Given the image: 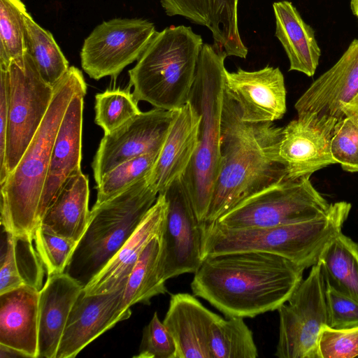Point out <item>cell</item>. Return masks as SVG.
I'll return each mask as SVG.
<instances>
[{
    "instance_id": "obj_17",
    "label": "cell",
    "mask_w": 358,
    "mask_h": 358,
    "mask_svg": "<svg viewBox=\"0 0 358 358\" xmlns=\"http://www.w3.org/2000/svg\"><path fill=\"white\" fill-rule=\"evenodd\" d=\"M124 289L94 295L82 291L69 314L56 358L75 357L103 333L131 316L121 308Z\"/></svg>"
},
{
    "instance_id": "obj_23",
    "label": "cell",
    "mask_w": 358,
    "mask_h": 358,
    "mask_svg": "<svg viewBox=\"0 0 358 358\" xmlns=\"http://www.w3.org/2000/svg\"><path fill=\"white\" fill-rule=\"evenodd\" d=\"M39 290L27 285L0 294V344L38 354Z\"/></svg>"
},
{
    "instance_id": "obj_43",
    "label": "cell",
    "mask_w": 358,
    "mask_h": 358,
    "mask_svg": "<svg viewBox=\"0 0 358 358\" xmlns=\"http://www.w3.org/2000/svg\"><path fill=\"white\" fill-rule=\"evenodd\" d=\"M0 357H28L22 352L13 348L0 344Z\"/></svg>"
},
{
    "instance_id": "obj_34",
    "label": "cell",
    "mask_w": 358,
    "mask_h": 358,
    "mask_svg": "<svg viewBox=\"0 0 358 358\" xmlns=\"http://www.w3.org/2000/svg\"><path fill=\"white\" fill-rule=\"evenodd\" d=\"M34 240L48 275L64 272L78 243L47 231L38 226Z\"/></svg>"
},
{
    "instance_id": "obj_14",
    "label": "cell",
    "mask_w": 358,
    "mask_h": 358,
    "mask_svg": "<svg viewBox=\"0 0 358 358\" xmlns=\"http://www.w3.org/2000/svg\"><path fill=\"white\" fill-rule=\"evenodd\" d=\"M294 108L298 117L316 115L336 122L358 113V39L310 85Z\"/></svg>"
},
{
    "instance_id": "obj_15",
    "label": "cell",
    "mask_w": 358,
    "mask_h": 358,
    "mask_svg": "<svg viewBox=\"0 0 358 358\" xmlns=\"http://www.w3.org/2000/svg\"><path fill=\"white\" fill-rule=\"evenodd\" d=\"M336 122L329 117L307 115L298 117L283 127L279 155L286 178L310 177L317 171L337 164L331 152Z\"/></svg>"
},
{
    "instance_id": "obj_32",
    "label": "cell",
    "mask_w": 358,
    "mask_h": 358,
    "mask_svg": "<svg viewBox=\"0 0 358 358\" xmlns=\"http://www.w3.org/2000/svg\"><path fill=\"white\" fill-rule=\"evenodd\" d=\"M141 112L130 87L107 90L95 96L94 121L104 134L115 130Z\"/></svg>"
},
{
    "instance_id": "obj_35",
    "label": "cell",
    "mask_w": 358,
    "mask_h": 358,
    "mask_svg": "<svg viewBox=\"0 0 358 358\" xmlns=\"http://www.w3.org/2000/svg\"><path fill=\"white\" fill-rule=\"evenodd\" d=\"M331 152L343 171L358 172V113L336 122L331 141Z\"/></svg>"
},
{
    "instance_id": "obj_20",
    "label": "cell",
    "mask_w": 358,
    "mask_h": 358,
    "mask_svg": "<svg viewBox=\"0 0 358 358\" xmlns=\"http://www.w3.org/2000/svg\"><path fill=\"white\" fill-rule=\"evenodd\" d=\"M167 211L163 193L148 211L136 229L102 269L83 287L87 295L102 294L125 286L141 254L148 243L162 231Z\"/></svg>"
},
{
    "instance_id": "obj_16",
    "label": "cell",
    "mask_w": 358,
    "mask_h": 358,
    "mask_svg": "<svg viewBox=\"0 0 358 358\" xmlns=\"http://www.w3.org/2000/svg\"><path fill=\"white\" fill-rule=\"evenodd\" d=\"M225 90L237 104L243 122H273L286 113V88L278 67L257 71L238 68L225 74Z\"/></svg>"
},
{
    "instance_id": "obj_3",
    "label": "cell",
    "mask_w": 358,
    "mask_h": 358,
    "mask_svg": "<svg viewBox=\"0 0 358 358\" xmlns=\"http://www.w3.org/2000/svg\"><path fill=\"white\" fill-rule=\"evenodd\" d=\"M49 108L16 167L1 185V224L15 236L34 239L37 213L53 145L66 108L78 92L87 90L80 70L70 66L54 87Z\"/></svg>"
},
{
    "instance_id": "obj_39",
    "label": "cell",
    "mask_w": 358,
    "mask_h": 358,
    "mask_svg": "<svg viewBox=\"0 0 358 358\" xmlns=\"http://www.w3.org/2000/svg\"><path fill=\"white\" fill-rule=\"evenodd\" d=\"M329 327L341 329L358 326V301L327 285Z\"/></svg>"
},
{
    "instance_id": "obj_21",
    "label": "cell",
    "mask_w": 358,
    "mask_h": 358,
    "mask_svg": "<svg viewBox=\"0 0 358 358\" xmlns=\"http://www.w3.org/2000/svg\"><path fill=\"white\" fill-rule=\"evenodd\" d=\"M220 316L189 293L171 295L163 320L176 345V358H211L209 339L212 324Z\"/></svg>"
},
{
    "instance_id": "obj_10",
    "label": "cell",
    "mask_w": 358,
    "mask_h": 358,
    "mask_svg": "<svg viewBox=\"0 0 358 358\" xmlns=\"http://www.w3.org/2000/svg\"><path fill=\"white\" fill-rule=\"evenodd\" d=\"M327 284L318 262L311 267L289 300L277 310L279 334L275 356L317 358L320 331L329 327Z\"/></svg>"
},
{
    "instance_id": "obj_29",
    "label": "cell",
    "mask_w": 358,
    "mask_h": 358,
    "mask_svg": "<svg viewBox=\"0 0 358 358\" xmlns=\"http://www.w3.org/2000/svg\"><path fill=\"white\" fill-rule=\"evenodd\" d=\"M209 347L211 358L258 357L252 332L243 317L217 319L210 327Z\"/></svg>"
},
{
    "instance_id": "obj_2",
    "label": "cell",
    "mask_w": 358,
    "mask_h": 358,
    "mask_svg": "<svg viewBox=\"0 0 358 358\" xmlns=\"http://www.w3.org/2000/svg\"><path fill=\"white\" fill-rule=\"evenodd\" d=\"M282 129L273 122H243L226 92L222 162L204 222L216 221L241 201L286 178L279 155Z\"/></svg>"
},
{
    "instance_id": "obj_37",
    "label": "cell",
    "mask_w": 358,
    "mask_h": 358,
    "mask_svg": "<svg viewBox=\"0 0 358 358\" xmlns=\"http://www.w3.org/2000/svg\"><path fill=\"white\" fill-rule=\"evenodd\" d=\"M135 358H176L173 336L155 312L144 327L138 355Z\"/></svg>"
},
{
    "instance_id": "obj_25",
    "label": "cell",
    "mask_w": 358,
    "mask_h": 358,
    "mask_svg": "<svg viewBox=\"0 0 358 358\" xmlns=\"http://www.w3.org/2000/svg\"><path fill=\"white\" fill-rule=\"evenodd\" d=\"M89 197L87 176L81 172L71 177L38 226L78 243L90 219Z\"/></svg>"
},
{
    "instance_id": "obj_40",
    "label": "cell",
    "mask_w": 358,
    "mask_h": 358,
    "mask_svg": "<svg viewBox=\"0 0 358 358\" xmlns=\"http://www.w3.org/2000/svg\"><path fill=\"white\" fill-rule=\"evenodd\" d=\"M5 232L4 246H2L4 252H1L0 262V294L24 285L17 267L15 236Z\"/></svg>"
},
{
    "instance_id": "obj_5",
    "label": "cell",
    "mask_w": 358,
    "mask_h": 358,
    "mask_svg": "<svg viewBox=\"0 0 358 358\" xmlns=\"http://www.w3.org/2000/svg\"><path fill=\"white\" fill-rule=\"evenodd\" d=\"M227 57L215 45H203L188 100L201 121L197 149L182 179L201 224L205 221L222 162Z\"/></svg>"
},
{
    "instance_id": "obj_4",
    "label": "cell",
    "mask_w": 358,
    "mask_h": 358,
    "mask_svg": "<svg viewBox=\"0 0 358 358\" xmlns=\"http://www.w3.org/2000/svg\"><path fill=\"white\" fill-rule=\"evenodd\" d=\"M350 210L341 202L330 204L317 217L292 224L229 229L216 222L201 227L203 258L237 252H261L283 257L306 269L319 262L329 245L341 234Z\"/></svg>"
},
{
    "instance_id": "obj_30",
    "label": "cell",
    "mask_w": 358,
    "mask_h": 358,
    "mask_svg": "<svg viewBox=\"0 0 358 358\" xmlns=\"http://www.w3.org/2000/svg\"><path fill=\"white\" fill-rule=\"evenodd\" d=\"M238 0H207L209 23L214 45L227 56L246 58L248 48L244 45L238 24Z\"/></svg>"
},
{
    "instance_id": "obj_9",
    "label": "cell",
    "mask_w": 358,
    "mask_h": 358,
    "mask_svg": "<svg viewBox=\"0 0 358 358\" xmlns=\"http://www.w3.org/2000/svg\"><path fill=\"white\" fill-rule=\"evenodd\" d=\"M0 76L5 82L8 101L5 159L7 178L42 123L55 89L41 77L27 51L6 69L0 68Z\"/></svg>"
},
{
    "instance_id": "obj_12",
    "label": "cell",
    "mask_w": 358,
    "mask_h": 358,
    "mask_svg": "<svg viewBox=\"0 0 358 358\" xmlns=\"http://www.w3.org/2000/svg\"><path fill=\"white\" fill-rule=\"evenodd\" d=\"M163 194L167 211L160 237L159 275L166 282L181 274L194 273L203 257L201 223L182 177L175 180Z\"/></svg>"
},
{
    "instance_id": "obj_27",
    "label": "cell",
    "mask_w": 358,
    "mask_h": 358,
    "mask_svg": "<svg viewBox=\"0 0 358 358\" xmlns=\"http://www.w3.org/2000/svg\"><path fill=\"white\" fill-rule=\"evenodd\" d=\"M160 236L153 238L141 254L124 286L122 310L131 313L137 303L150 305V300L167 292L166 282L159 275Z\"/></svg>"
},
{
    "instance_id": "obj_44",
    "label": "cell",
    "mask_w": 358,
    "mask_h": 358,
    "mask_svg": "<svg viewBox=\"0 0 358 358\" xmlns=\"http://www.w3.org/2000/svg\"><path fill=\"white\" fill-rule=\"evenodd\" d=\"M350 7L353 14L358 18V0H351Z\"/></svg>"
},
{
    "instance_id": "obj_11",
    "label": "cell",
    "mask_w": 358,
    "mask_h": 358,
    "mask_svg": "<svg viewBox=\"0 0 358 358\" xmlns=\"http://www.w3.org/2000/svg\"><path fill=\"white\" fill-rule=\"evenodd\" d=\"M157 31L142 18H113L97 25L85 39L80 50L82 69L92 79L117 78L137 61Z\"/></svg>"
},
{
    "instance_id": "obj_31",
    "label": "cell",
    "mask_w": 358,
    "mask_h": 358,
    "mask_svg": "<svg viewBox=\"0 0 358 358\" xmlns=\"http://www.w3.org/2000/svg\"><path fill=\"white\" fill-rule=\"evenodd\" d=\"M21 0H0V68L26 52L24 15Z\"/></svg>"
},
{
    "instance_id": "obj_1",
    "label": "cell",
    "mask_w": 358,
    "mask_h": 358,
    "mask_svg": "<svg viewBox=\"0 0 358 358\" xmlns=\"http://www.w3.org/2000/svg\"><path fill=\"white\" fill-rule=\"evenodd\" d=\"M304 270L267 252L208 255L203 258L190 285L194 295L226 317L252 318L286 303L302 281Z\"/></svg>"
},
{
    "instance_id": "obj_28",
    "label": "cell",
    "mask_w": 358,
    "mask_h": 358,
    "mask_svg": "<svg viewBox=\"0 0 358 358\" xmlns=\"http://www.w3.org/2000/svg\"><path fill=\"white\" fill-rule=\"evenodd\" d=\"M24 24L26 51L43 80L54 87L68 71L69 62L52 34L36 22L28 12Z\"/></svg>"
},
{
    "instance_id": "obj_42",
    "label": "cell",
    "mask_w": 358,
    "mask_h": 358,
    "mask_svg": "<svg viewBox=\"0 0 358 358\" xmlns=\"http://www.w3.org/2000/svg\"><path fill=\"white\" fill-rule=\"evenodd\" d=\"M8 129V101L4 80L0 76V184L6 179L5 169Z\"/></svg>"
},
{
    "instance_id": "obj_38",
    "label": "cell",
    "mask_w": 358,
    "mask_h": 358,
    "mask_svg": "<svg viewBox=\"0 0 358 358\" xmlns=\"http://www.w3.org/2000/svg\"><path fill=\"white\" fill-rule=\"evenodd\" d=\"M33 240L29 237L15 236V256L24 284L40 291L44 273L43 264L33 247Z\"/></svg>"
},
{
    "instance_id": "obj_22",
    "label": "cell",
    "mask_w": 358,
    "mask_h": 358,
    "mask_svg": "<svg viewBox=\"0 0 358 358\" xmlns=\"http://www.w3.org/2000/svg\"><path fill=\"white\" fill-rule=\"evenodd\" d=\"M83 289L66 273L48 276L39 291L38 358H56L69 314Z\"/></svg>"
},
{
    "instance_id": "obj_26",
    "label": "cell",
    "mask_w": 358,
    "mask_h": 358,
    "mask_svg": "<svg viewBox=\"0 0 358 358\" xmlns=\"http://www.w3.org/2000/svg\"><path fill=\"white\" fill-rule=\"evenodd\" d=\"M319 263L327 286L358 301V243L341 233Z\"/></svg>"
},
{
    "instance_id": "obj_36",
    "label": "cell",
    "mask_w": 358,
    "mask_h": 358,
    "mask_svg": "<svg viewBox=\"0 0 358 358\" xmlns=\"http://www.w3.org/2000/svg\"><path fill=\"white\" fill-rule=\"evenodd\" d=\"M358 357V326L336 329L324 327L320 334L317 358Z\"/></svg>"
},
{
    "instance_id": "obj_6",
    "label": "cell",
    "mask_w": 358,
    "mask_h": 358,
    "mask_svg": "<svg viewBox=\"0 0 358 358\" xmlns=\"http://www.w3.org/2000/svg\"><path fill=\"white\" fill-rule=\"evenodd\" d=\"M201 36L191 27L171 26L157 31L129 71L136 101L174 110L189 100L201 48Z\"/></svg>"
},
{
    "instance_id": "obj_41",
    "label": "cell",
    "mask_w": 358,
    "mask_h": 358,
    "mask_svg": "<svg viewBox=\"0 0 358 358\" xmlns=\"http://www.w3.org/2000/svg\"><path fill=\"white\" fill-rule=\"evenodd\" d=\"M161 5L169 16H182L191 22L208 27L207 0H160Z\"/></svg>"
},
{
    "instance_id": "obj_24",
    "label": "cell",
    "mask_w": 358,
    "mask_h": 358,
    "mask_svg": "<svg viewBox=\"0 0 358 358\" xmlns=\"http://www.w3.org/2000/svg\"><path fill=\"white\" fill-rule=\"evenodd\" d=\"M273 9L275 20V36L287 55L289 71L313 76L321 55L313 28L303 21L290 1L274 2Z\"/></svg>"
},
{
    "instance_id": "obj_18",
    "label": "cell",
    "mask_w": 358,
    "mask_h": 358,
    "mask_svg": "<svg viewBox=\"0 0 358 358\" xmlns=\"http://www.w3.org/2000/svg\"><path fill=\"white\" fill-rule=\"evenodd\" d=\"M86 92L80 91L73 96L59 128L39 203L38 225L68 179L82 172V135Z\"/></svg>"
},
{
    "instance_id": "obj_33",
    "label": "cell",
    "mask_w": 358,
    "mask_h": 358,
    "mask_svg": "<svg viewBox=\"0 0 358 358\" xmlns=\"http://www.w3.org/2000/svg\"><path fill=\"white\" fill-rule=\"evenodd\" d=\"M158 153H150L126 161L103 176L96 184L95 203H101L150 174Z\"/></svg>"
},
{
    "instance_id": "obj_7",
    "label": "cell",
    "mask_w": 358,
    "mask_h": 358,
    "mask_svg": "<svg viewBox=\"0 0 358 358\" xmlns=\"http://www.w3.org/2000/svg\"><path fill=\"white\" fill-rule=\"evenodd\" d=\"M157 196L146 177L94 203L87 229L64 273L85 286L132 235Z\"/></svg>"
},
{
    "instance_id": "obj_13",
    "label": "cell",
    "mask_w": 358,
    "mask_h": 358,
    "mask_svg": "<svg viewBox=\"0 0 358 358\" xmlns=\"http://www.w3.org/2000/svg\"><path fill=\"white\" fill-rule=\"evenodd\" d=\"M175 113L176 110L154 108L141 112L115 130L104 134L92 163L96 183L126 161L159 152Z\"/></svg>"
},
{
    "instance_id": "obj_8",
    "label": "cell",
    "mask_w": 358,
    "mask_h": 358,
    "mask_svg": "<svg viewBox=\"0 0 358 358\" xmlns=\"http://www.w3.org/2000/svg\"><path fill=\"white\" fill-rule=\"evenodd\" d=\"M330 204L310 177L285 178L241 201L215 222L229 229L287 225L321 216Z\"/></svg>"
},
{
    "instance_id": "obj_19",
    "label": "cell",
    "mask_w": 358,
    "mask_h": 358,
    "mask_svg": "<svg viewBox=\"0 0 358 358\" xmlns=\"http://www.w3.org/2000/svg\"><path fill=\"white\" fill-rule=\"evenodd\" d=\"M201 115L188 101L176 110L163 145L147 177L158 194L185 173L199 143Z\"/></svg>"
}]
</instances>
